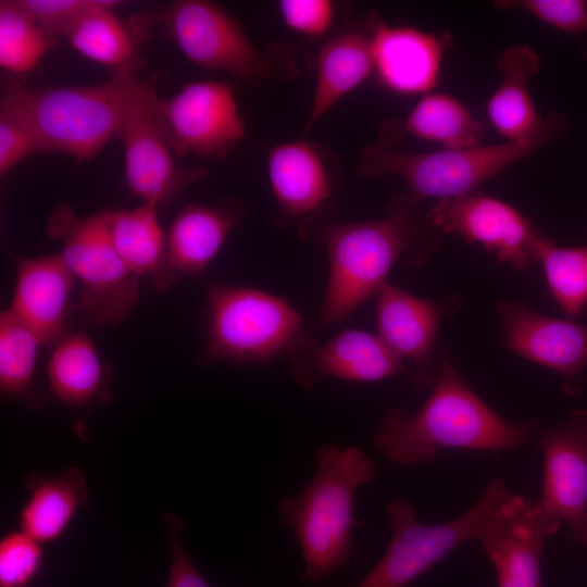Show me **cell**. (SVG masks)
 <instances>
[{
  "label": "cell",
  "instance_id": "4",
  "mask_svg": "<svg viewBox=\"0 0 587 587\" xmlns=\"http://www.w3.org/2000/svg\"><path fill=\"white\" fill-rule=\"evenodd\" d=\"M377 474L374 460L362 449L324 444L316 451V469L296 496L280 499L276 509L292 530L303 559V582L315 585L351 559L357 491Z\"/></svg>",
  "mask_w": 587,
  "mask_h": 587
},
{
  "label": "cell",
  "instance_id": "20",
  "mask_svg": "<svg viewBox=\"0 0 587 587\" xmlns=\"http://www.w3.org/2000/svg\"><path fill=\"white\" fill-rule=\"evenodd\" d=\"M374 71L389 90L402 95L432 90L438 80L444 43L439 37L411 27L372 21Z\"/></svg>",
  "mask_w": 587,
  "mask_h": 587
},
{
  "label": "cell",
  "instance_id": "11",
  "mask_svg": "<svg viewBox=\"0 0 587 587\" xmlns=\"http://www.w3.org/2000/svg\"><path fill=\"white\" fill-rule=\"evenodd\" d=\"M158 83L155 75L143 79L121 134L127 187L142 203L157 208L166 207L207 175L205 167L176 163L153 109Z\"/></svg>",
  "mask_w": 587,
  "mask_h": 587
},
{
  "label": "cell",
  "instance_id": "6",
  "mask_svg": "<svg viewBox=\"0 0 587 587\" xmlns=\"http://www.w3.org/2000/svg\"><path fill=\"white\" fill-rule=\"evenodd\" d=\"M204 311L205 362L265 364L294 354L307 340L303 319L283 297L212 282Z\"/></svg>",
  "mask_w": 587,
  "mask_h": 587
},
{
  "label": "cell",
  "instance_id": "19",
  "mask_svg": "<svg viewBox=\"0 0 587 587\" xmlns=\"http://www.w3.org/2000/svg\"><path fill=\"white\" fill-rule=\"evenodd\" d=\"M544 454L539 502L566 524L587 515V410H576L559 424L537 430Z\"/></svg>",
  "mask_w": 587,
  "mask_h": 587
},
{
  "label": "cell",
  "instance_id": "34",
  "mask_svg": "<svg viewBox=\"0 0 587 587\" xmlns=\"http://www.w3.org/2000/svg\"><path fill=\"white\" fill-rule=\"evenodd\" d=\"M103 0H20L54 40L66 37L75 24Z\"/></svg>",
  "mask_w": 587,
  "mask_h": 587
},
{
  "label": "cell",
  "instance_id": "26",
  "mask_svg": "<svg viewBox=\"0 0 587 587\" xmlns=\"http://www.w3.org/2000/svg\"><path fill=\"white\" fill-rule=\"evenodd\" d=\"M52 396L67 408L83 410L110 399L111 371L85 330L59 341L47 364Z\"/></svg>",
  "mask_w": 587,
  "mask_h": 587
},
{
  "label": "cell",
  "instance_id": "16",
  "mask_svg": "<svg viewBox=\"0 0 587 587\" xmlns=\"http://www.w3.org/2000/svg\"><path fill=\"white\" fill-rule=\"evenodd\" d=\"M289 361L294 379L304 389L323 377L372 383L407 373L403 360L378 335L359 329L341 330L324 344L309 337Z\"/></svg>",
  "mask_w": 587,
  "mask_h": 587
},
{
  "label": "cell",
  "instance_id": "37",
  "mask_svg": "<svg viewBox=\"0 0 587 587\" xmlns=\"http://www.w3.org/2000/svg\"><path fill=\"white\" fill-rule=\"evenodd\" d=\"M38 153L36 143L21 118L0 103V177L26 157Z\"/></svg>",
  "mask_w": 587,
  "mask_h": 587
},
{
  "label": "cell",
  "instance_id": "25",
  "mask_svg": "<svg viewBox=\"0 0 587 587\" xmlns=\"http://www.w3.org/2000/svg\"><path fill=\"white\" fill-rule=\"evenodd\" d=\"M103 212L110 240L134 274L149 278L158 290L179 279L168 263L166 233L159 223L157 207L142 203L133 210Z\"/></svg>",
  "mask_w": 587,
  "mask_h": 587
},
{
  "label": "cell",
  "instance_id": "7",
  "mask_svg": "<svg viewBox=\"0 0 587 587\" xmlns=\"http://www.w3.org/2000/svg\"><path fill=\"white\" fill-rule=\"evenodd\" d=\"M162 20L178 49L199 67L227 72L253 86L291 79L299 73L291 47L276 42L260 49L215 2L177 0Z\"/></svg>",
  "mask_w": 587,
  "mask_h": 587
},
{
  "label": "cell",
  "instance_id": "14",
  "mask_svg": "<svg viewBox=\"0 0 587 587\" xmlns=\"http://www.w3.org/2000/svg\"><path fill=\"white\" fill-rule=\"evenodd\" d=\"M505 347L562 376L567 396L582 392L587 384V323L541 315L522 302H499Z\"/></svg>",
  "mask_w": 587,
  "mask_h": 587
},
{
  "label": "cell",
  "instance_id": "8",
  "mask_svg": "<svg viewBox=\"0 0 587 587\" xmlns=\"http://www.w3.org/2000/svg\"><path fill=\"white\" fill-rule=\"evenodd\" d=\"M47 235L62 243L63 259L82 285L76 308L101 327L127 320L139 301L140 277L114 249L103 210L80 217L60 203L48 215Z\"/></svg>",
  "mask_w": 587,
  "mask_h": 587
},
{
  "label": "cell",
  "instance_id": "9",
  "mask_svg": "<svg viewBox=\"0 0 587 587\" xmlns=\"http://www.w3.org/2000/svg\"><path fill=\"white\" fill-rule=\"evenodd\" d=\"M511 495L501 478L491 479L478 501L451 521L426 524L403 498L387 503L392 537L377 564L355 587H404L462 544L478 539L500 504Z\"/></svg>",
  "mask_w": 587,
  "mask_h": 587
},
{
  "label": "cell",
  "instance_id": "33",
  "mask_svg": "<svg viewBox=\"0 0 587 587\" xmlns=\"http://www.w3.org/2000/svg\"><path fill=\"white\" fill-rule=\"evenodd\" d=\"M501 10L522 9L538 20L579 37L587 34V4L580 0H501Z\"/></svg>",
  "mask_w": 587,
  "mask_h": 587
},
{
  "label": "cell",
  "instance_id": "24",
  "mask_svg": "<svg viewBox=\"0 0 587 587\" xmlns=\"http://www.w3.org/2000/svg\"><path fill=\"white\" fill-rule=\"evenodd\" d=\"M27 499L18 512V527L42 545L59 540L89 501L85 474L65 467L54 474L24 477Z\"/></svg>",
  "mask_w": 587,
  "mask_h": 587
},
{
  "label": "cell",
  "instance_id": "30",
  "mask_svg": "<svg viewBox=\"0 0 587 587\" xmlns=\"http://www.w3.org/2000/svg\"><path fill=\"white\" fill-rule=\"evenodd\" d=\"M57 45L20 0L0 1V66L9 75L29 74Z\"/></svg>",
  "mask_w": 587,
  "mask_h": 587
},
{
  "label": "cell",
  "instance_id": "1",
  "mask_svg": "<svg viewBox=\"0 0 587 587\" xmlns=\"http://www.w3.org/2000/svg\"><path fill=\"white\" fill-rule=\"evenodd\" d=\"M421 203L398 193L379 218L345 222L323 208L300 221V238L321 243L329 262L320 326L347 320L386 283L399 259L421 266L434 255L445 233Z\"/></svg>",
  "mask_w": 587,
  "mask_h": 587
},
{
  "label": "cell",
  "instance_id": "29",
  "mask_svg": "<svg viewBox=\"0 0 587 587\" xmlns=\"http://www.w3.org/2000/svg\"><path fill=\"white\" fill-rule=\"evenodd\" d=\"M40 342L10 309L0 315V390L2 397L39 410L47 400L35 383Z\"/></svg>",
  "mask_w": 587,
  "mask_h": 587
},
{
  "label": "cell",
  "instance_id": "21",
  "mask_svg": "<svg viewBox=\"0 0 587 587\" xmlns=\"http://www.w3.org/2000/svg\"><path fill=\"white\" fill-rule=\"evenodd\" d=\"M245 215L243 205L234 197L213 205L183 207L166 232L167 259L176 276L200 277Z\"/></svg>",
  "mask_w": 587,
  "mask_h": 587
},
{
  "label": "cell",
  "instance_id": "28",
  "mask_svg": "<svg viewBox=\"0 0 587 587\" xmlns=\"http://www.w3.org/2000/svg\"><path fill=\"white\" fill-rule=\"evenodd\" d=\"M403 134L439 142L444 149H465L480 145L485 126L455 98L446 93H428L403 122L385 125L382 139L386 142Z\"/></svg>",
  "mask_w": 587,
  "mask_h": 587
},
{
  "label": "cell",
  "instance_id": "17",
  "mask_svg": "<svg viewBox=\"0 0 587 587\" xmlns=\"http://www.w3.org/2000/svg\"><path fill=\"white\" fill-rule=\"evenodd\" d=\"M266 163L278 205L276 222L282 225L326 208L336 193L335 157L319 143L303 139L278 143L268 149Z\"/></svg>",
  "mask_w": 587,
  "mask_h": 587
},
{
  "label": "cell",
  "instance_id": "31",
  "mask_svg": "<svg viewBox=\"0 0 587 587\" xmlns=\"http://www.w3.org/2000/svg\"><path fill=\"white\" fill-rule=\"evenodd\" d=\"M539 262L562 311L578 316L587 304V247L562 248L547 238Z\"/></svg>",
  "mask_w": 587,
  "mask_h": 587
},
{
  "label": "cell",
  "instance_id": "23",
  "mask_svg": "<svg viewBox=\"0 0 587 587\" xmlns=\"http://www.w3.org/2000/svg\"><path fill=\"white\" fill-rule=\"evenodd\" d=\"M496 66L500 85L487 102V114L492 126L508 141L528 140L548 125L549 115L540 117L529 91V80L539 72L540 59L524 43L502 50Z\"/></svg>",
  "mask_w": 587,
  "mask_h": 587
},
{
  "label": "cell",
  "instance_id": "13",
  "mask_svg": "<svg viewBox=\"0 0 587 587\" xmlns=\"http://www.w3.org/2000/svg\"><path fill=\"white\" fill-rule=\"evenodd\" d=\"M560 525L539 500L511 494L477 539L496 569L498 587H541L545 542Z\"/></svg>",
  "mask_w": 587,
  "mask_h": 587
},
{
  "label": "cell",
  "instance_id": "15",
  "mask_svg": "<svg viewBox=\"0 0 587 587\" xmlns=\"http://www.w3.org/2000/svg\"><path fill=\"white\" fill-rule=\"evenodd\" d=\"M378 336L403 360L414 387L434 385L440 371L435 347L442 309L387 282L374 295Z\"/></svg>",
  "mask_w": 587,
  "mask_h": 587
},
{
  "label": "cell",
  "instance_id": "32",
  "mask_svg": "<svg viewBox=\"0 0 587 587\" xmlns=\"http://www.w3.org/2000/svg\"><path fill=\"white\" fill-rule=\"evenodd\" d=\"M42 546L20 528L1 537L0 587L28 586L42 567Z\"/></svg>",
  "mask_w": 587,
  "mask_h": 587
},
{
  "label": "cell",
  "instance_id": "22",
  "mask_svg": "<svg viewBox=\"0 0 587 587\" xmlns=\"http://www.w3.org/2000/svg\"><path fill=\"white\" fill-rule=\"evenodd\" d=\"M117 3L103 0L75 24L66 38L74 50L107 66L111 74L139 73L145 66L141 46L149 37L152 17L140 13L125 22L113 12Z\"/></svg>",
  "mask_w": 587,
  "mask_h": 587
},
{
  "label": "cell",
  "instance_id": "38",
  "mask_svg": "<svg viewBox=\"0 0 587 587\" xmlns=\"http://www.w3.org/2000/svg\"><path fill=\"white\" fill-rule=\"evenodd\" d=\"M571 538L579 544L587 546V515L567 524Z\"/></svg>",
  "mask_w": 587,
  "mask_h": 587
},
{
  "label": "cell",
  "instance_id": "5",
  "mask_svg": "<svg viewBox=\"0 0 587 587\" xmlns=\"http://www.w3.org/2000/svg\"><path fill=\"white\" fill-rule=\"evenodd\" d=\"M569 127L567 118L553 112L539 135L523 141L434 152H402L382 143L367 145L360 152L357 173L370 180L397 176L407 184L410 195L421 200L460 197L565 135Z\"/></svg>",
  "mask_w": 587,
  "mask_h": 587
},
{
  "label": "cell",
  "instance_id": "35",
  "mask_svg": "<svg viewBox=\"0 0 587 587\" xmlns=\"http://www.w3.org/2000/svg\"><path fill=\"white\" fill-rule=\"evenodd\" d=\"M163 524L170 551L166 587H211L183 546L182 535L186 523L174 512H168L163 517Z\"/></svg>",
  "mask_w": 587,
  "mask_h": 587
},
{
  "label": "cell",
  "instance_id": "2",
  "mask_svg": "<svg viewBox=\"0 0 587 587\" xmlns=\"http://www.w3.org/2000/svg\"><path fill=\"white\" fill-rule=\"evenodd\" d=\"M414 413L386 411L373 433L377 451L401 465L433 463L442 448L511 451L537 433L536 419L508 422L465 384L448 355H440L438 378Z\"/></svg>",
  "mask_w": 587,
  "mask_h": 587
},
{
  "label": "cell",
  "instance_id": "36",
  "mask_svg": "<svg viewBox=\"0 0 587 587\" xmlns=\"http://www.w3.org/2000/svg\"><path fill=\"white\" fill-rule=\"evenodd\" d=\"M278 11L288 28L307 37L323 36L335 16V5L329 0H282Z\"/></svg>",
  "mask_w": 587,
  "mask_h": 587
},
{
  "label": "cell",
  "instance_id": "12",
  "mask_svg": "<svg viewBox=\"0 0 587 587\" xmlns=\"http://www.w3.org/2000/svg\"><path fill=\"white\" fill-rule=\"evenodd\" d=\"M429 214L444 233L480 243L500 262L520 271L539 262L548 238L515 208L478 191L439 200Z\"/></svg>",
  "mask_w": 587,
  "mask_h": 587
},
{
  "label": "cell",
  "instance_id": "3",
  "mask_svg": "<svg viewBox=\"0 0 587 587\" xmlns=\"http://www.w3.org/2000/svg\"><path fill=\"white\" fill-rule=\"evenodd\" d=\"M139 73L111 74L107 82L75 87L32 88L13 75L1 79L0 103L29 130L38 153L58 152L90 161L121 134L139 91Z\"/></svg>",
  "mask_w": 587,
  "mask_h": 587
},
{
  "label": "cell",
  "instance_id": "10",
  "mask_svg": "<svg viewBox=\"0 0 587 587\" xmlns=\"http://www.w3.org/2000/svg\"><path fill=\"white\" fill-rule=\"evenodd\" d=\"M153 109L175 157L225 160L247 134L229 80L192 82L167 99L157 95Z\"/></svg>",
  "mask_w": 587,
  "mask_h": 587
},
{
  "label": "cell",
  "instance_id": "27",
  "mask_svg": "<svg viewBox=\"0 0 587 587\" xmlns=\"http://www.w3.org/2000/svg\"><path fill=\"white\" fill-rule=\"evenodd\" d=\"M374 71L370 35L348 30L327 39L317 54L316 80L304 132Z\"/></svg>",
  "mask_w": 587,
  "mask_h": 587
},
{
  "label": "cell",
  "instance_id": "18",
  "mask_svg": "<svg viewBox=\"0 0 587 587\" xmlns=\"http://www.w3.org/2000/svg\"><path fill=\"white\" fill-rule=\"evenodd\" d=\"M15 285L10 310L43 347L55 346L68 329L71 295L76 278L61 252L15 258Z\"/></svg>",
  "mask_w": 587,
  "mask_h": 587
}]
</instances>
